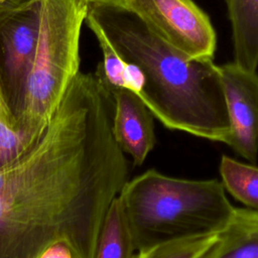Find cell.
Instances as JSON below:
<instances>
[{"instance_id":"cell-1","label":"cell","mask_w":258,"mask_h":258,"mask_svg":"<svg viewBox=\"0 0 258 258\" xmlns=\"http://www.w3.org/2000/svg\"><path fill=\"white\" fill-rule=\"evenodd\" d=\"M114 103L80 72L36 141L0 168V258H38L62 242L94 258L99 232L129 166L112 133Z\"/></svg>"},{"instance_id":"cell-2","label":"cell","mask_w":258,"mask_h":258,"mask_svg":"<svg viewBox=\"0 0 258 258\" xmlns=\"http://www.w3.org/2000/svg\"><path fill=\"white\" fill-rule=\"evenodd\" d=\"M87 15L118 54L140 70L137 97L154 118L168 129L228 143L230 125L214 60L182 55L124 8L89 4Z\"/></svg>"},{"instance_id":"cell-3","label":"cell","mask_w":258,"mask_h":258,"mask_svg":"<svg viewBox=\"0 0 258 258\" xmlns=\"http://www.w3.org/2000/svg\"><path fill=\"white\" fill-rule=\"evenodd\" d=\"M136 250L222 233L236 208L218 179H187L148 169L128 179L118 195Z\"/></svg>"},{"instance_id":"cell-4","label":"cell","mask_w":258,"mask_h":258,"mask_svg":"<svg viewBox=\"0 0 258 258\" xmlns=\"http://www.w3.org/2000/svg\"><path fill=\"white\" fill-rule=\"evenodd\" d=\"M86 0H40L36 49L18 129L28 147L40 136L80 71V38Z\"/></svg>"},{"instance_id":"cell-5","label":"cell","mask_w":258,"mask_h":258,"mask_svg":"<svg viewBox=\"0 0 258 258\" xmlns=\"http://www.w3.org/2000/svg\"><path fill=\"white\" fill-rule=\"evenodd\" d=\"M136 15L167 45L191 59L214 60L217 34L208 14L192 0H126Z\"/></svg>"},{"instance_id":"cell-6","label":"cell","mask_w":258,"mask_h":258,"mask_svg":"<svg viewBox=\"0 0 258 258\" xmlns=\"http://www.w3.org/2000/svg\"><path fill=\"white\" fill-rule=\"evenodd\" d=\"M39 5L36 0L0 15V82L16 120L36 49Z\"/></svg>"},{"instance_id":"cell-7","label":"cell","mask_w":258,"mask_h":258,"mask_svg":"<svg viewBox=\"0 0 258 258\" xmlns=\"http://www.w3.org/2000/svg\"><path fill=\"white\" fill-rule=\"evenodd\" d=\"M230 125L227 145L251 164L257 162L258 74L236 63L218 64Z\"/></svg>"},{"instance_id":"cell-8","label":"cell","mask_w":258,"mask_h":258,"mask_svg":"<svg viewBox=\"0 0 258 258\" xmlns=\"http://www.w3.org/2000/svg\"><path fill=\"white\" fill-rule=\"evenodd\" d=\"M107 88L114 103L112 133L115 142L124 154L131 156L133 165L139 166L155 146L154 117L132 92Z\"/></svg>"},{"instance_id":"cell-9","label":"cell","mask_w":258,"mask_h":258,"mask_svg":"<svg viewBox=\"0 0 258 258\" xmlns=\"http://www.w3.org/2000/svg\"><path fill=\"white\" fill-rule=\"evenodd\" d=\"M232 27L234 63L257 73L258 0H224Z\"/></svg>"},{"instance_id":"cell-10","label":"cell","mask_w":258,"mask_h":258,"mask_svg":"<svg viewBox=\"0 0 258 258\" xmlns=\"http://www.w3.org/2000/svg\"><path fill=\"white\" fill-rule=\"evenodd\" d=\"M135 250L134 241L117 196L103 220L94 258H133Z\"/></svg>"},{"instance_id":"cell-11","label":"cell","mask_w":258,"mask_h":258,"mask_svg":"<svg viewBox=\"0 0 258 258\" xmlns=\"http://www.w3.org/2000/svg\"><path fill=\"white\" fill-rule=\"evenodd\" d=\"M215 258H258V212L236 208Z\"/></svg>"},{"instance_id":"cell-12","label":"cell","mask_w":258,"mask_h":258,"mask_svg":"<svg viewBox=\"0 0 258 258\" xmlns=\"http://www.w3.org/2000/svg\"><path fill=\"white\" fill-rule=\"evenodd\" d=\"M223 232L170 240L138 250L133 258H215Z\"/></svg>"},{"instance_id":"cell-13","label":"cell","mask_w":258,"mask_h":258,"mask_svg":"<svg viewBox=\"0 0 258 258\" xmlns=\"http://www.w3.org/2000/svg\"><path fill=\"white\" fill-rule=\"evenodd\" d=\"M222 184L246 208L258 210V168L251 163L238 161L228 155H222L219 165Z\"/></svg>"},{"instance_id":"cell-14","label":"cell","mask_w":258,"mask_h":258,"mask_svg":"<svg viewBox=\"0 0 258 258\" xmlns=\"http://www.w3.org/2000/svg\"><path fill=\"white\" fill-rule=\"evenodd\" d=\"M28 148L0 82V168L14 162Z\"/></svg>"},{"instance_id":"cell-15","label":"cell","mask_w":258,"mask_h":258,"mask_svg":"<svg viewBox=\"0 0 258 258\" xmlns=\"http://www.w3.org/2000/svg\"><path fill=\"white\" fill-rule=\"evenodd\" d=\"M38 258H74V256L64 243L56 242L45 248Z\"/></svg>"},{"instance_id":"cell-16","label":"cell","mask_w":258,"mask_h":258,"mask_svg":"<svg viewBox=\"0 0 258 258\" xmlns=\"http://www.w3.org/2000/svg\"><path fill=\"white\" fill-rule=\"evenodd\" d=\"M36 0H0V15L33 3Z\"/></svg>"},{"instance_id":"cell-17","label":"cell","mask_w":258,"mask_h":258,"mask_svg":"<svg viewBox=\"0 0 258 258\" xmlns=\"http://www.w3.org/2000/svg\"><path fill=\"white\" fill-rule=\"evenodd\" d=\"M90 5H100V6H112L124 8L126 0H86Z\"/></svg>"}]
</instances>
